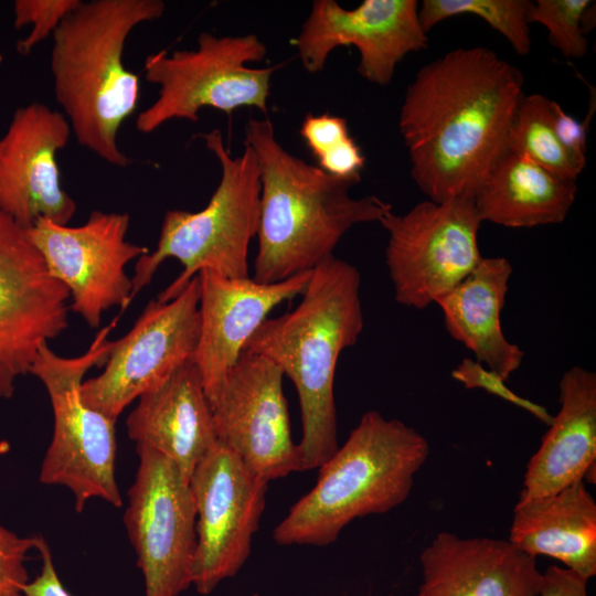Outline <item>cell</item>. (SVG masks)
I'll return each instance as SVG.
<instances>
[{"mask_svg": "<svg viewBox=\"0 0 596 596\" xmlns=\"http://www.w3.org/2000/svg\"><path fill=\"white\" fill-rule=\"evenodd\" d=\"M523 96L522 73L485 46L454 49L417 72L398 129L411 177L428 200H473L507 152Z\"/></svg>", "mask_w": 596, "mask_h": 596, "instance_id": "cell-1", "label": "cell"}, {"mask_svg": "<svg viewBox=\"0 0 596 596\" xmlns=\"http://www.w3.org/2000/svg\"><path fill=\"white\" fill-rule=\"evenodd\" d=\"M245 145L259 168L258 251L253 279L274 284L313 270L333 256L354 225L380 220L392 205L376 195L352 198L360 182L331 175L289 153L268 118H251Z\"/></svg>", "mask_w": 596, "mask_h": 596, "instance_id": "cell-2", "label": "cell"}, {"mask_svg": "<svg viewBox=\"0 0 596 596\" xmlns=\"http://www.w3.org/2000/svg\"><path fill=\"white\" fill-rule=\"evenodd\" d=\"M360 285L355 266L329 257L311 272L298 307L267 318L244 348L273 361L296 387L302 470L320 468L339 448L334 375L341 352L363 330Z\"/></svg>", "mask_w": 596, "mask_h": 596, "instance_id": "cell-3", "label": "cell"}, {"mask_svg": "<svg viewBox=\"0 0 596 596\" xmlns=\"http://www.w3.org/2000/svg\"><path fill=\"white\" fill-rule=\"evenodd\" d=\"M164 8L161 0L81 1L52 35L55 98L78 143L116 167L130 162L117 136L140 98L139 76L123 61L125 43Z\"/></svg>", "mask_w": 596, "mask_h": 596, "instance_id": "cell-4", "label": "cell"}, {"mask_svg": "<svg viewBox=\"0 0 596 596\" xmlns=\"http://www.w3.org/2000/svg\"><path fill=\"white\" fill-rule=\"evenodd\" d=\"M429 450L415 428L365 412L319 468L315 487L276 525L273 540L281 546H327L353 520L393 510L408 498Z\"/></svg>", "mask_w": 596, "mask_h": 596, "instance_id": "cell-5", "label": "cell"}, {"mask_svg": "<svg viewBox=\"0 0 596 596\" xmlns=\"http://www.w3.org/2000/svg\"><path fill=\"white\" fill-rule=\"evenodd\" d=\"M221 166V179L207 205L199 212L168 210L157 247L140 256L135 265L132 299L152 280L167 258H175L183 269L158 295L159 301L177 297L201 270L227 278L248 277V247L259 221V168L254 151L245 145L233 158L220 129L201 135Z\"/></svg>", "mask_w": 596, "mask_h": 596, "instance_id": "cell-6", "label": "cell"}, {"mask_svg": "<svg viewBox=\"0 0 596 596\" xmlns=\"http://www.w3.org/2000/svg\"><path fill=\"white\" fill-rule=\"evenodd\" d=\"M118 318L98 331L82 355L64 358L43 344L30 370L46 389L54 417L40 481L70 489L77 512L93 498L123 504L115 478L116 421L86 405L81 393L86 372L106 363L114 345L108 336Z\"/></svg>", "mask_w": 596, "mask_h": 596, "instance_id": "cell-7", "label": "cell"}, {"mask_svg": "<svg viewBox=\"0 0 596 596\" xmlns=\"http://www.w3.org/2000/svg\"><path fill=\"white\" fill-rule=\"evenodd\" d=\"M266 45L256 34L216 36L202 32L194 50H161L146 57L145 77L159 86L157 99L139 113L136 128L142 134L167 121H198L203 107L231 114L240 107L267 111L274 67L253 68Z\"/></svg>", "mask_w": 596, "mask_h": 596, "instance_id": "cell-8", "label": "cell"}, {"mask_svg": "<svg viewBox=\"0 0 596 596\" xmlns=\"http://www.w3.org/2000/svg\"><path fill=\"white\" fill-rule=\"evenodd\" d=\"M380 223L387 232L385 263L395 300L425 309L450 291L482 258V223L470 199L423 201L404 214L389 211Z\"/></svg>", "mask_w": 596, "mask_h": 596, "instance_id": "cell-9", "label": "cell"}, {"mask_svg": "<svg viewBox=\"0 0 596 596\" xmlns=\"http://www.w3.org/2000/svg\"><path fill=\"white\" fill-rule=\"evenodd\" d=\"M139 466L128 491L124 522L137 556L145 596H179L192 585L196 513L178 466L148 447H136Z\"/></svg>", "mask_w": 596, "mask_h": 596, "instance_id": "cell-10", "label": "cell"}, {"mask_svg": "<svg viewBox=\"0 0 596 596\" xmlns=\"http://www.w3.org/2000/svg\"><path fill=\"white\" fill-rule=\"evenodd\" d=\"M199 306L198 275L173 299L149 301L128 333L114 341L103 372L83 382L84 403L116 421L132 401L193 360Z\"/></svg>", "mask_w": 596, "mask_h": 596, "instance_id": "cell-11", "label": "cell"}, {"mask_svg": "<svg viewBox=\"0 0 596 596\" xmlns=\"http://www.w3.org/2000/svg\"><path fill=\"white\" fill-rule=\"evenodd\" d=\"M129 222L127 213L94 211L78 226L40 219L26 230L50 274L67 288L71 310L91 328L108 309L123 313L132 300L126 266L149 249L126 240Z\"/></svg>", "mask_w": 596, "mask_h": 596, "instance_id": "cell-12", "label": "cell"}, {"mask_svg": "<svg viewBox=\"0 0 596 596\" xmlns=\"http://www.w3.org/2000/svg\"><path fill=\"white\" fill-rule=\"evenodd\" d=\"M268 482L219 441L191 478L196 513L192 585L211 594L246 563L266 507Z\"/></svg>", "mask_w": 596, "mask_h": 596, "instance_id": "cell-13", "label": "cell"}, {"mask_svg": "<svg viewBox=\"0 0 596 596\" xmlns=\"http://www.w3.org/2000/svg\"><path fill=\"white\" fill-rule=\"evenodd\" d=\"M70 304L26 230L0 211V402L13 396L40 348L68 328Z\"/></svg>", "mask_w": 596, "mask_h": 596, "instance_id": "cell-14", "label": "cell"}, {"mask_svg": "<svg viewBox=\"0 0 596 596\" xmlns=\"http://www.w3.org/2000/svg\"><path fill=\"white\" fill-rule=\"evenodd\" d=\"M283 379L273 361L243 351L210 404L217 441L267 481L302 471Z\"/></svg>", "mask_w": 596, "mask_h": 596, "instance_id": "cell-15", "label": "cell"}, {"mask_svg": "<svg viewBox=\"0 0 596 596\" xmlns=\"http://www.w3.org/2000/svg\"><path fill=\"white\" fill-rule=\"evenodd\" d=\"M415 0H364L344 9L334 0H316L294 40L304 68L318 73L338 46L353 45L360 54L358 73L385 86L397 64L409 53L425 50L427 33Z\"/></svg>", "mask_w": 596, "mask_h": 596, "instance_id": "cell-16", "label": "cell"}, {"mask_svg": "<svg viewBox=\"0 0 596 596\" xmlns=\"http://www.w3.org/2000/svg\"><path fill=\"white\" fill-rule=\"evenodd\" d=\"M71 132L63 113L34 102L14 111L0 137V211L25 230L40 219L67 225L76 212L57 164Z\"/></svg>", "mask_w": 596, "mask_h": 596, "instance_id": "cell-17", "label": "cell"}, {"mask_svg": "<svg viewBox=\"0 0 596 596\" xmlns=\"http://www.w3.org/2000/svg\"><path fill=\"white\" fill-rule=\"evenodd\" d=\"M311 272L274 284L227 278L209 269L198 274L200 337L193 361L210 404L253 333L274 308L304 292Z\"/></svg>", "mask_w": 596, "mask_h": 596, "instance_id": "cell-18", "label": "cell"}, {"mask_svg": "<svg viewBox=\"0 0 596 596\" xmlns=\"http://www.w3.org/2000/svg\"><path fill=\"white\" fill-rule=\"evenodd\" d=\"M422 581L414 596H538L536 557L508 540L439 532L419 555Z\"/></svg>", "mask_w": 596, "mask_h": 596, "instance_id": "cell-19", "label": "cell"}, {"mask_svg": "<svg viewBox=\"0 0 596 596\" xmlns=\"http://www.w3.org/2000/svg\"><path fill=\"white\" fill-rule=\"evenodd\" d=\"M136 447H148L173 461L184 479L217 443L213 413L193 360L138 397L126 421Z\"/></svg>", "mask_w": 596, "mask_h": 596, "instance_id": "cell-20", "label": "cell"}, {"mask_svg": "<svg viewBox=\"0 0 596 596\" xmlns=\"http://www.w3.org/2000/svg\"><path fill=\"white\" fill-rule=\"evenodd\" d=\"M560 411L530 458L519 500L555 493L596 469V374L572 366L560 380Z\"/></svg>", "mask_w": 596, "mask_h": 596, "instance_id": "cell-21", "label": "cell"}, {"mask_svg": "<svg viewBox=\"0 0 596 596\" xmlns=\"http://www.w3.org/2000/svg\"><path fill=\"white\" fill-rule=\"evenodd\" d=\"M512 266L505 257H482L472 272L436 304L449 336L461 342L485 366L508 380L524 352L501 327Z\"/></svg>", "mask_w": 596, "mask_h": 596, "instance_id": "cell-22", "label": "cell"}, {"mask_svg": "<svg viewBox=\"0 0 596 596\" xmlns=\"http://www.w3.org/2000/svg\"><path fill=\"white\" fill-rule=\"evenodd\" d=\"M508 541L536 557L558 560L590 579L596 575V503L585 481L555 493L518 500Z\"/></svg>", "mask_w": 596, "mask_h": 596, "instance_id": "cell-23", "label": "cell"}, {"mask_svg": "<svg viewBox=\"0 0 596 596\" xmlns=\"http://www.w3.org/2000/svg\"><path fill=\"white\" fill-rule=\"evenodd\" d=\"M576 192L575 180L507 151L472 201L481 222L511 228L535 227L563 222Z\"/></svg>", "mask_w": 596, "mask_h": 596, "instance_id": "cell-24", "label": "cell"}, {"mask_svg": "<svg viewBox=\"0 0 596 596\" xmlns=\"http://www.w3.org/2000/svg\"><path fill=\"white\" fill-rule=\"evenodd\" d=\"M552 102L541 94L523 96L508 132L507 151L562 178L576 180L578 174L555 132Z\"/></svg>", "mask_w": 596, "mask_h": 596, "instance_id": "cell-25", "label": "cell"}, {"mask_svg": "<svg viewBox=\"0 0 596 596\" xmlns=\"http://www.w3.org/2000/svg\"><path fill=\"white\" fill-rule=\"evenodd\" d=\"M529 0H424L418 7L422 28L427 33L439 22L461 14L480 18L498 31L520 55L531 51L526 19Z\"/></svg>", "mask_w": 596, "mask_h": 596, "instance_id": "cell-26", "label": "cell"}, {"mask_svg": "<svg viewBox=\"0 0 596 596\" xmlns=\"http://www.w3.org/2000/svg\"><path fill=\"white\" fill-rule=\"evenodd\" d=\"M299 134L324 172L361 180L364 156L350 136L345 118L307 114Z\"/></svg>", "mask_w": 596, "mask_h": 596, "instance_id": "cell-27", "label": "cell"}, {"mask_svg": "<svg viewBox=\"0 0 596 596\" xmlns=\"http://www.w3.org/2000/svg\"><path fill=\"white\" fill-rule=\"evenodd\" d=\"M592 4L589 0H536L531 1L526 19L546 28L549 39L565 57L582 58L588 43L583 30V17Z\"/></svg>", "mask_w": 596, "mask_h": 596, "instance_id": "cell-28", "label": "cell"}, {"mask_svg": "<svg viewBox=\"0 0 596 596\" xmlns=\"http://www.w3.org/2000/svg\"><path fill=\"white\" fill-rule=\"evenodd\" d=\"M79 0H15L13 24L17 29L31 25L29 34L17 44L20 54H29L34 46L53 35L63 19Z\"/></svg>", "mask_w": 596, "mask_h": 596, "instance_id": "cell-29", "label": "cell"}, {"mask_svg": "<svg viewBox=\"0 0 596 596\" xmlns=\"http://www.w3.org/2000/svg\"><path fill=\"white\" fill-rule=\"evenodd\" d=\"M451 377L461 383L466 389H481L529 412L547 426L552 422L553 416L544 406L513 392L505 384V380L477 360L464 359L451 371Z\"/></svg>", "mask_w": 596, "mask_h": 596, "instance_id": "cell-30", "label": "cell"}, {"mask_svg": "<svg viewBox=\"0 0 596 596\" xmlns=\"http://www.w3.org/2000/svg\"><path fill=\"white\" fill-rule=\"evenodd\" d=\"M42 536L21 538L0 524V595L17 590L29 582L25 560L38 550Z\"/></svg>", "mask_w": 596, "mask_h": 596, "instance_id": "cell-31", "label": "cell"}, {"mask_svg": "<svg viewBox=\"0 0 596 596\" xmlns=\"http://www.w3.org/2000/svg\"><path fill=\"white\" fill-rule=\"evenodd\" d=\"M553 121L556 136L567 153L573 168L579 174L586 164V132L595 106L589 109L584 121L568 115L560 104L552 102Z\"/></svg>", "mask_w": 596, "mask_h": 596, "instance_id": "cell-32", "label": "cell"}, {"mask_svg": "<svg viewBox=\"0 0 596 596\" xmlns=\"http://www.w3.org/2000/svg\"><path fill=\"white\" fill-rule=\"evenodd\" d=\"M587 582L572 570L552 565L542 573L538 596H588Z\"/></svg>", "mask_w": 596, "mask_h": 596, "instance_id": "cell-33", "label": "cell"}, {"mask_svg": "<svg viewBox=\"0 0 596 596\" xmlns=\"http://www.w3.org/2000/svg\"><path fill=\"white\" fill-rule=\"evenodd\" d=\"M36 551L42 560L41 571L33 581L21 587L20 593L23 596H71L55 571L51 550L44 539Z\"/></svg>", "mask_w": 596, "mask_h": 596, "instance_id": "cell-34", "label": "cell"}, {"mask_svg": "<svg viewBox=\"0 0 596 596\" xmlns=\"http://www.w3.org/2000/svg\"><path fill=\"white\" fill-rule=\"evenodd\" d=\"M0 596H23V595L20 592L12 590V592L4 593Z\"/></svg>", "mask_w": 596, "mask_h": 596, "instance_id": "cell-35", "label": "cell"}, {"mask_svg": "<svg viewBox=\"0 0 596 596\" xmlns=\"http://www.w3.org/2000/svg\"><path fill=\"white\" fill-rule=\"evenodd\" d=\"M252 596H260V595H258V594H254V595H252Z\"/></svg>", "mask_w": 596, "mask_h": 596, "instance_id": "cell-36", "label": "cell"}]
</instances>
